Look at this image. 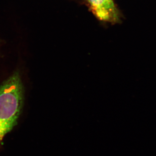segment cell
Instances as JSON below:
<instances>
[{
	"instance_id": "6da1fadb",
	"label": "cell",
	"mask_w": 156,
	"mask_h": 156,
	"mask_svg": "<svg viewBox=\"0 0 156 156\" xmlns=\"http://www.w3.org/2000/svg\"><path fill=\"white\" fill-rule=\"evenodd\" d=\"M23 101L22 81L15 73L0 87V133L6 135L17 125Z\"/></svg>"
},
{
	"instance_id": "7a4b0ae2",
	"label": "cell",
	"mask_w": 156,
	"mask_h": 156,
	"mask_svg": "<svg viewBox=\"0 0 156 156\" xmlns=\"http://www.w3.org/2000/svg\"><path fill=\"white\" fill-rule=\"evenodd\" d=\"M93 13L100 20L117 21L119 13L113 0H87Z\"/></svg>"
}]
</instances>
